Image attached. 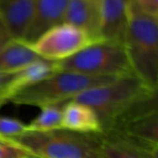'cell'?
Returning <instances> with one entry per match:
<instances>
[{"label":"cell","mask_w":158,"mask_h":158,"mask_svg":"<svg viewBox=\"0 0 158 158\" xmlns=\"http://www.w3.org/2000/svg\"><path fill=\"white\" fill-rule=\"evenodd\" d=\"M125 49L132 73L154 89L158 86V18L143 12L128 0Z\"/></svg>","instance_id":"6da1fadb"},{"label":"cell","mask_w":158,"mask_h":158,"mask_svg":"<svg viewBox=\"0 0 158 158\" xmlns=\"http://www.w3.org/2000/svg\"><path fill=\"white\" fill-rule=\"evenodd\" d=\"M38 158H101L102 133L60 129L25 132L9 139Z\"/></svg>","instance_id":"7a4b0ae2"},{"label":"cell","mask_w":158,"mask_h":158,"mask_svg":"<svg viewBox=\"0 0 158 158\" xmlns=\"http://www.w3.org/2000/svg\"><path fill=\"white\" fill-rule=\"evenodd\" d=\"M153 92H157V89L149 87L134 74H129L86 90L73 101L88 106L97 114L103 133L132 104Z\"/></svg>","instance_id":"3957f363"},{"label":"cell","mask_w":158,"mask_h":158,"mask_svg":"<svg viewBox=\"0 0 158 158\" xmlns=\"http://www.w3.org/2000/svg\"><path fill=\"white\" fill-rule=\"evenodd\" d=\"M115 78L93 77L68 70L57 69L44 80L22 89L10 98L9 102L19 105L44 107L66 103L76 95Z\"/></svg>","instance_id":"277c9868"},{"label":"cell","mask_w":158,"mask_h":158,"mask_svg":"<svg viewBox=\"0 0 158 158\" xmlns=\"http://www.w3.org/2000/svg\"><path fill=\"white\" fill-rule=\"evenodd\" d=\"M56 66L57 69L93 77L117 78L133 74L125 44L104 40L93 42L68 59L56 62Z\"/></svg>","instance_id":"5b68a950"},{"label":"cell","mask_w":158,"mask_h":158,"mask_svg":"<svg viewBox=\"0 0 158 158\" xmlns=\"http://www.w3.org/2000/svg\"><path fill=\"white\" fill-rule=\"evenodd\" d=\"M95 42L88 34L72 25L61 23L38 37L31 48L41 59L60 62Z\"/></svg>","instance_id":"8992f818"},{"label":"cell","mask_w":158,"mask_h":158,"mask_svg":"<svg viewBox=\"0 0 158 158\" xmlns=\"http://www.w3.org/2000/svg\"><path fill=\"white\" fill-rule=\"evenodd\" d=\"M100 40L123 44L128 28V0H102Z\"/></svg>","instance_id":"52a82bcc"},{"label":"cell","mask_w":158,"mask_h":158,"mask_svg":"<svg viewBox=\"0 0 158 158\" xmlns=\"http://www.w3.org/2000/svg\"><path fill=\"white\" fill-rule=\"evenodd\" d=\"M69 0H36L33 16L23 40L33 44L48 29L63 23Z\"/></svg>","instance_id":"ba28073f"},{"label":"cell","mask_w":158,"mask_h":158,"mask_svg":"<svg viewBox=\"0 0 158 158\" xmlns=\"http://www.w3.org/2000/svg\"><path fill=\"white\" fill-rule=\"evenodd\" d=\"M36 0H0V20L11 38L23 40Z\"/></svg>","instance_id":"9c48e42d"},{"label":"cell","mask_w":158,"mask_h":158,"mask_svg":"<svg viewBox=\"0 0 158 158\" xmlns=\"http://www.w3.org/2000/svg\"><path fill=\"white\" fill-rule=\"evenodd\" d=\"M100 5L86 0H69L63 23L84 31L95 42L100 41Z\"/></svg>","instance_id":"30bf717a"},{"label":"cell","mask_w":158,"mask_h":158,"mask_svg":"<svg viewBox=\"0 0 158 158\" xmlns=\"http://www.w3.org/2000/svg\"><path fill=\"white\" fill-rule=\"evenodd\" d=\"M62 128L85 133H102V128L97 114L90 107L73 100L63 106Z\"/></svg>","instance_id":"8fae6325"},{"label":"cell","mask_w":158,"mask_h":158,"mask_svg":"<svg viewBox=\"0 0 158 158\" xmlns=\"http://www.w3.org/2000/svg\"><path fill=\"white\" fill-rule=\"evenodd\" d=\"M41 57L31 46L21 39H11L0 48V72L16 73Z\"/></svg>","instance_id":"7c38bea8"},{"label":"cell","mask_w":158,"mask_h":158,"mask_svg":"<svg viewBox=\"0 0 158 158\" xmlns=\"http://www.w3.org/2000/svg\"><path fill=\"white\" fill-rule=\"evenodd\" d=\"M57 70L56 62L48 61L44 59H39L34 61L23 67L14 74L13 80L11 81L7 92V100L9 102L10 98L22 89L35 85L44 80V78L52 75Z\"/></svg>","instance_id":"4fadbf2b"},{"label":"cell","mask_w":158,"mask_h":158,"mask_svg":"<svg viewBox=\"0 0 158 158\" xmlns=\"http://www.w3.org/2000/svg\"><path fill=\"white\" fill-rule=\"evenodd\" d=\"M101 158H157V152L144 148L116 134H103Z\"/></svg>","instance_id":"5bb4252c"},{"label":"cell","mask_w":158,"mask_h":158,"mask_svg":"<svg viewBox=\"0 0 158 158\" xmlns=\"http://www.w3.org/2000/svg\"><path fill=\"white\" fill-rule=\"evenodd\" d=\"M65 103L52 104L41 108L40 114L27 126V130L31 131H49L62 128V115L63 106Z\"/></svg>","instance_id":"9a60e30c"},{"label":"cell","mask_w":158,"mask_h":158,"mask_svg":"<svg viewBox=\"0 0 158 158\" xmlns=\"http://www.w3.org/2000/svg\"><path fill=\"white\" fill-rule=\"evenodd\" d=\"M27 130V126L21 120L11 117L0 116V138L11 139Z\"/></svg>","instance_id":"2e32d148"},{"label":"cell","mask_w":158,"mask_h":158,"mask_svg":"<svg viewBox=\"0 0 158 158\" xmlns=\"http://www.w3.org/2000/svg\"><path fill=\"white\" fill-rule=\"evenodd\" d=\"M29 153L9 139L0 138V158H27Z\"/></svg>","instance_id":"e0dca14e"},{"label":"cell","mask_w":158,"mask_h":158,"mask_svg":"<svg viewBox=\"0 0 158 158\" xmlns=\"http://www.w3.org/2000/svg\"><path fill=\"white\" fill-rule=\"evenodd\" d=\"M143 12L158 18V0H133Z\"/></svg>","instance_id":"ac0fdd59"},{"label":"cell","mask_w":158,"mask_h":158,"mask_svg":"<svg viewBox=\"0 0 158 158\" xmlns=\"http://www.w3.org/2000/svg\"><path fill=\"white\" fill-rule=\"evenodd\" d=\"M15 73H1L0 72V98L7 100V92ZM8 101V100H7Z\"/></svg>","instance_id":"d6986e66"},{"label":"cell","mask_w":158,"mask_h":158,"mask_svg":"<svg viewBox=\"0 0 158 158\" xmlns=\"http://www.w3.org/2000/svg\"><path fill=\"white\" fill-rule=\"evenodd\" d=\"M11 39H13V38H11V36L9 35V33L7 31L6 27L3 26L2 22L0 20V48H1L3 44H7L8 41H10Z\"/></svg>","instance_id":"ffe728a7"},{"label":"cell","mask_w":158,"mask_h":158,"mask_svg":"<svg viewBox=\"0 0 158 158\" xmlns=\"http://www.w3.org/2000/svg\"><path fill=\"white\" fill-rule=\"evenodd\" d=\"M7 102H8V101H7L6 99H3V98H0V108L2 107V106L5 105V104L7 103Z\"/></svg>","instance_id":"44dd1931"},{"label":"cell","mask_w":158,"mask_h":158,"mask_svg":"<svg viewBox=\"0 0 158 158\" xmlns=\"http://www.w3.org/2000/svg\"><path fill=\"white\" fill-rule=\"evenodd\" d=\"M86 1H89V2H93V3H98V5H100L102 0H86Z\"/></svg>","instance_id":"7402d4cb"},{"label":"cell","mask_w":158,"mask_h":158,"mask_svg":"<svg viewBox=\"0 0 158 158\" xmlns=\"http://www.w3.org/2000/svg\"><path fill=\"white\" fill-rule=\"evenodd\" d=\"M27 158H38V157H35V156H33V155H31V154H29V156Z\"/></svg>","instance_id":"603a6c76"}]
</instances>
